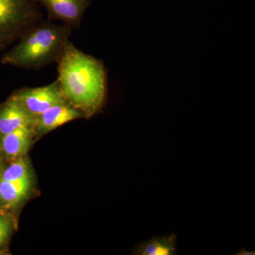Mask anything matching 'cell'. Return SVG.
<instances>
[{
    "instance_id": "cell-11",
    "label": "cell",
    "mask_w": 255,
    "mask_h": 255,
    "mask_svg": "<svg viewBox=\"0 0 255 255\" xmlns=\"http://www.w3.org/2000/svg\"><path fill=\"white\" fill-rule=\"evenodd\" d=\"M29 170L24 159L19 158L9 165L3 172L1 179L11 182L30 179Z\"/></svg>"
},
{
    "instance_id": "cell-9",
    "label": "cell",
    "mask_w": 255,
    "mask_h": 255,
    "mask_svg": "<svg viewBox=\"0 0 255 255\" xmlns=\"http://www.w3.org/2000/svg\"><path fill=\"white\" fill-rule=\"evenodd\" d=\"M177 251L175 235L153 237L137 247L134 254L139 255H174Z\"/></svg>"
},
{
    "instance_id": "cell-3",
    "label": "cell",
    "mask_w": 255,
    "mask_h": 255,
    "mask_svg": "<svg viewBox=\"0 0 255 255\" xmlns=\"http://www.w3.org/2000/svg\"><path fill=\"white\" fill-rule=\"evenodd\" d=\"M36 0H0V50L43 20Z\"/></svg>"
},
{
    "instance_id": "cell-5",
    "label": "cell",
    "mask_w": 255,
    "mask_h": 255,
    "mask_svg": "<svg viewBox=\"0 0 255 255\" xmlns=\"http://www.w3.org/2000/svg\"><path fill=\"white\" fill-rule=\"evenodd\" d=\"M47 10L50 19L59 20L65 24L79 27L82 16L90 6V0H36Z\"/></svg>"
},
{
    "instance_id": "cell-6",
    "label": "cell",
    "mask_w": 255,
    "mask_h": 255,
    "mask_svg": "<svg viewBox=\"0 0 255 255\" xmlns=\"http://www.w3.org/2000/svg\"><path fill=\"white\" fill-rule=\"evenodd\" d=\"M82 117H85V115L81 111L68 102H65L53 106L35 117L32 128L41 133H45Z\"/></svg>"
},
{
    "instance_id": "cell-8",
    "label": "cell",
    "mask_w": 255,
    "mask_h": 255,
    "mask_svg": "<svg viewBox=\"0 0 255 255\" xmlns=\"http://www.w3.org/2000/svg\"><path fill=\"white\" fill-rule=\"evenodd\" d=\"M32 128H20L1 136V147L6 155L11 157L22 156L27 152L31 142Z\"/></svg>"
},
{
    "instance_id": "cell-12",
    "label": "cell",
    "mask_w": 255,
    "mask_h": 255,
    "mask_svg": "<svg viewBox=\"0 0 255 255\" xmlns=\"http://www.w3.org/2000/svg\"><path fill=\"white\" fill-rule=\"evenodd\" d=\"M9 223L3 216H0V246L4 243L9 236Z\"/></svg>"
},
{
    "instance_id": "cell-1",
    "label": "cell",
    "mask_w": 255,
    "mask_h": 255,
    "mask_svg": "<svg viewBox=\"0 0 255 255\" xmlns=\"http://www.w3.org/2000/svg\"><path fill=\"white\" fill-rule=\"evenodd\" d=\"M58 64V81L67 102L81 111L85 117L98 112L107 93L103 62L85 54L69 41Z\"/></svg>"
},
{
    "instance_id": "cell-7",
    "label": "cell",
    "mask_w": 255,
    "mask_h": 255,
    "mask_svg": "<svg viewBox=\"0 0 255 255\" xmlns=\"http://www.w3.org/2000/svg\"><path fill=\"white\" fill-rule=\"evenodd\" d=\"M33 123V117L11 98L0 110V135L1 136L20 128H32Z\"/></svg>"
},
{
    "instance_id": "cell-10",
    "label": "cell",
    "mask_w": 255,
    "mask_h": 255,
    "mask_svg": "<svg viewBox=\"0 0 255 255\" xmlns=\"http://www.w3.org/2000/svg\"><path fill=\"white\" fill-rule=\"evenodd\" d=\"M30 186H31L30 179L11 182V181L1 179L0 199L9 205L18 204L27 195Z\"/></svg>"
},
{
    "instance_id": "cell-4",
    "label": "cell",
    "mask_w": 255,
    "mask_h": 255,
    "mask_svg": "<svg viewBox=\"0 0 255 255\" xmlns=\"http://www.w3.org/2000/svg\"><path fill=\"white\" fill-rule=\"evenodd\" d=\"M11 98L33 119L53 106L68 102L62 93L58 80L44 87L21 89Z\"/></svg>"
},
{
    "instance_id": "cell-2",
    "label": "cell",
    "mask_w": 255,
    "mask_h": 255,
    "mask_svg": "<svg viewBox=\"0 0 255 255\" xmlns=\"http://www.w3.org/2000/svg\"><path fill=\"white\" fill-rule=\"evenodd\" d=\"M71 33L68 25L42 20L20 37L17 44L3 56L1 63L38 70L58 63Z\"/></svg>"
},
{
    "instance_id": "cell-13",
    "label": "cell",
    "mask_w": 255,
    "mask_h": 255,
    "mask_svg": "<svg viewBox=\"0 0 255 255\" xmlns=\"http://www.w3.org/2000/svg\"><path fill=\"white\" fill-rule=\"evenodd\" d=\"M237 255H255V252L248 251L246 250L243 249L239 253L236 254Z\"/></svg>"
}]
</instances>
